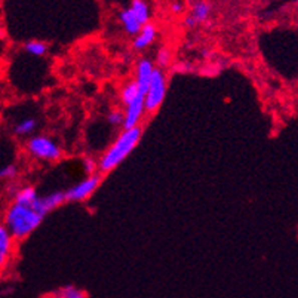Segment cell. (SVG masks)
Wrapping results in <instances>:
<instances>
[{"label": "cell", "instance_id": "2", "mask_svg": "<svg viewBox=\"0 0 298 298\" xmlns=\"http://www.w3.org/2000/svg\"><path fill=\"white\" fill-rule=\"evenodd\" d=\"M141 135L142 131L139 126H135L132 129H123V132L117 136V139L108 147V150L99 159V172L105 174L120 165L132 153V150L139 142Z\"/></svg>", "mask_w": 298, "mask_h": 298}, {"label": "cell", "instance_id": "8", "mask_svg": "<svg viewBox=\"0 0 298 298\" xmlns=\"http://www.w3.org/2000/svg\"><path fill=\"white\" fill-rule=\"evenodd\" d=\"M67 200L66 192H52L46 196H40L39 200L36 202L34 208L37 211H40L43 215H46L48 212H51L52 209H57L58 206H61Z\"/></svg>", "mask_w": 298, "mask_h": 298}, {"label": "cell", "instance_id": "19", "mask_svg": "<svg viewBox=\"0 0 298 298\" xmlns=\"http://www.w3.org/2000/svg\"><path fill=\"white\" fill-rule=\"evenodd\" d=\"M82 166H83L85 174H88V175H95L99 171V164L92 158H85L82 162Z\"/></svg>", "mask_w": 298, "mask_h": 298}, {"label": "cell", "instance_id": "22", "mask_svg": "<svg viewBox=\"0 0 298 298\" xmlns=\"http://www.w3.org/2000/svg\"><path fill=\"white\" fill-rule=\"evenodd\" d=\"M169 61H171V52H169L166 48H162V49L158 52V55H156V63H158V66L161 67V68L168 67Z\"/></svg>", "mask_w": 298, "mask_h": 298}, {"label": "cell", "instance_id": "15", "mask_svg": "<svg viewBox=\"0 0 298 298\" xmlns=\"http://www.w3.org/2000/svg\"><path fill=\"white\" fill-rule=\"evenodd\" d=\"M36 126H37V122L36 119L32 117H27V119H23L21 122H18L14 128V132L17 136H29L36 131Z\"/></svg>", "mask_w": 298, "mask_h": 298}, {"label": "cell", "instance_id": "18", "mask_svg": "<svg viewBox=\"0 0 298 298\" xmlns=\"http://www.w3.org/2000/svg\"><path fill=\"white\" fill-rule=\"evenodd\" d=\"M58 295H60V298H88L82 289H79L76 286H71V285L61 288L58 291Z\"/></svg>", "mask_w": 298, "mask_h": 298}, {"label": "cell", "instance_id": "21", "mask_svg": "<svg viewBox=\"0 0 298 298\" xmlns=\"http://www.w3.org/2000/svg\"><path fill=\"white\" fill-rule=\"evenodd\" d=\"M17 174H18V169H17V166L12 165V164L3 166L0 169V178L2 180H12V178L17 177Z\"/></svg>", "mask_w": 298, "mask_h": 298}, {"label": "cell", "instance_id": "7", "mask_svg": "<svg viewBox=\"0 0 298 298\" xmlns=\"http://www.w3.org/2000/svg\"><path fill=\"white\" fill-rule=\"evenodd\" d=\"M145 111V95H139L125 105V122H123V129H132L138 126L142 114Z\"/></svg>", "mask_w": 298, "mask_h": 298}, {"label": "cell", "instance_id": "1", "mask_svg": "<svg viewBox=\"0 0 298 298\" xmlns=\"http://www.w3.org/2000/svg\"><path fill=\"white\" fill-rule=\"evenodd\" d=\"M45 215L34 206H26L20 203H12L5 215V227L9 230L14 239L21 240L27 237L40 226Z\"/></svg>", "mask_w": 298, "mask_h": 298}, {"label": "cell", "instance_id": "9", "mask_svg": "<svg viewBox=\"0 0 298 298\" xmlns=\"http://www.w3.org/2000/svg\"><path fill=\"white\" fill-rule=\"evenodd\" d=\"M155 71L156 68L153 66V63L148 60V58H142L138 66H136V77H135V82L138 83V86L141 88V91L147 92L152 80H153V76H155Z\"/></svg>", "mask_w": 298, "mask_h": 298}, {"label": "cell", "instance_id": "5", "mask_svg": "<svg viewBox=\"0 0 298 298\" xmlns=\"http://www.w3.org/2000/svg\"><path fill=\"white\" fill-rule=\"evenodd\" d=\"M101 184V175H88L85 180H82L80 183H77L76 186H73L71 189H68L66 192L67 200L68 202H82L85 199H88Z\"/></svg>", "mask_w": 298, "mask_h": 298}, {"label": "cell", "instance_id": "16", "mask_svg": "<svg viewBox=\"0 0 298 298\" xmlns=\"http://www.w3.org/2000/svg\"><path fill=\"white\" fill-rule=\"evenodd\" d=\"M145 95V92L144 91H141V88L138 86V83L133 80V82H129L125 88H123V91H122V102L125 104V105H128L129 102H132L133 99L136 98V97H139V95Z\"/></svg>", "mask_w": 298, "mask_h": 298}, {"label": "cell", "instance_id": "14", "mask_svg": "<svg viewBox=\"0 0 298 298\" xmlns=\"http://www.w3.org/2000/svg\"><path fill=\"white\" fill-rule=\"evenodd\" d=\"M39 195L36 192V189L33 187H24L21 190L17 192L15 195V203H20V205H26V206H34L36 202L39 200Z\"/></svg>", "mask_w": 298, "mask_h": 298}, {"label": "cell", "instance_id": "11", "mask_svg": "<svg viewBox=\"0 0 298 298\" xmlns=\"http://www.w3.org/2000/svg\"><path fill=\"white\" fill-rule=\"evenodd\" d=\"M119 21H120L123 30L129 34V36H133V37L139 33V32L142 30V27H144V26L136 20V17L133 15V12L129 8H126V9H123V11L119 12Z\"/></svg>", "mask_w": 298, "mask_h": 298}, {"label": "cell", "instance_id": "23", "mask_svg": "<svg viewBox=\"0 0 298 298\" xmlns=\"http://www.w3.org/2000/svg\"><path fill=\"white\" fill-rule=\"evenodd\" d=\"M171 11L175 12V14H181V12L184 11V5H183L181 2H174V3L171 5Z\"/></svg>", "mask_w": 298, "mask_h": 298}, {"label": "cell", "instance_id": "17", "mask_svg": "<svg viewBox=\"0 0 298 298\" xmlns=\"http://www.w3.org/2000/svg\"><path fill=\"white\" fill-rule=\"evenodd\" d=\"M24 49L29 55L33 57H43L48 52V45L40 40H30L24 45Z\"/></svg>", "mask_w": 298, "mask_h": 298}, {"label": "cell", "instance_id": "13", "mask_svg": "<svg viewBox=\"0 0 298 298\" xmlns=\"http://www.w3.org/2000/svg\"><path fill=\"white\" fill-rule=\"evenodd\" d=\"M12 234L9 233V230L2 226L0 227V261L2 265L6 263V258L9 257L11 254V249H12Z\"/></svg>", "mask_w": 298, "mask_h": 298}, {"label": "cell", "instance_id": "4", "mask_svg": "<svg viewBox=\"0 0 298 298\" xmlns=\"http://www.w3.org/2000/svg\"><path fill=\"white\" fill-rule=\"evenodd\" d=\"M166 95V79L161 68H156L153 80L145 92V111H156L164 102Z\"/></svg>", "mask_w": 298, "mask_h": 298}, {"label": "cell", "instance_id": "20", "mask_svg": "<svg viewBox=\"0 0 298 298\" xmlns=\"http://www.w3.org/2000/svg\"><path fill=\"white\" fill-rule=\"evenodd\" d=\"M107 122H108L111 126H123V122H125V113H120V111H111V113L107 116Z\"/></svg>", "mask_w": 298, "mask_h": 298}, {"label": "cell", "instance_id": "3", "mask_svg": "<svg viewBox=\"0 0 298 298\" xmlns=\"http://www.w3.org/2000/svg\"><path fill=\"white\" fill-rule=\"evenodd\" d=\"M27 150L36 159L46 161V162H55L61 158L60 145L46 135L32 136L27 142Z\"/></svg>", "mask_w": 298, "mask_h": 298}, {"label": "cell", "instance_id": "6", "mask_svg": "<svg viewBox=\"0 0 298 298\" xmlns=\"http://www.w3.org/2000/svg\"><path fill=\"white\" fill-rule=\"evenodd\" d=\"M212 14V5L208 0H196L192 6L190 14L184 18V24L189 29H195L199 24L205 23Z\"/></svg>", "mask_w": 298, "mask_h": 298}, {"label": "cell", "instance_id": "10", "mask_svg": "<svg viewBox=\"0 0 298 298\" xmlns=\"http://www.w3.org/2000/svg\"><path fill=\"white\" fill-rule=\"evenodd\" d=\"M156 37H158V29L155 24L148 23L142 27V30L133 37V49L135 51H144L147 49L148 46H152L155 42H156Z\"/></svg>", "mask_w": 298, "mask_h": 298}, {"label": "cell", "instance_id": "12", "mask_svg": "<svg viewBox=\"0 0 298 298\" xmlns=\"http://www.w3.org/2000/svg\"><path fill=\"white\" fill-rule=\"evenodd\" d=\"M129 9L133 12V15L136 17V20L145 26L150 23V18H152V9H150V5L147 0H132L131 5H129Z\"/></svg>", "mask_w": 298, "mask_h": 298}]
</instances>
